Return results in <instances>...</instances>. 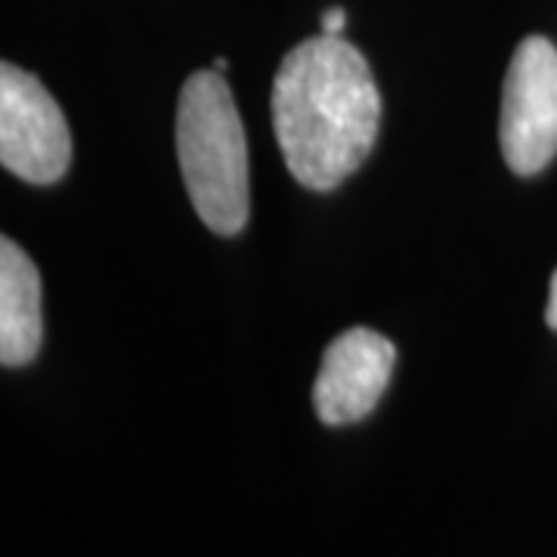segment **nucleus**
<instances>
[{
  "label": "nucleus",
  "mask_w": 557,
  "mask_h": 557,
  "mask_svg": "<svg viewBox=\"0 0 557 557\" xmlns=\"http://www.w3.org/2000/svg\"><path fill=\"white\" fill-rule=\"evenodd\" d=\"M270 106L288 171L317 193L350 177L379 137V84L366 57L341 35H319L288 50Z\"/></svg>",
  "instance_id": "nucleus-1"
},
{
  "label": "nucleus",
  "mask_w": 557,
  "mask_h": 557,
  "mask_svg": "<svg viewBox=\"0 0 557 557\" xmlns=\"http://www.w3.org/2000/svg\"><path fill=\"white\" fill-rule=\"evenodd\" d=\"M177 156L201 223L236 236L248 223V146L230 84L214 72L189 75L180 90Z\"/></svg>",
  "instance_id": "nucleus-2"
},
{
  "label": "nucleus",
  "mask_w": 557,
  "mask_h": 557,
  "mask_svg": "<svg viewBox=\"0 0 557 557\" xmlns=\"http://www.w3.org/2000/svg\"><path fill=\"white\" fill-rule=\"evenodd\" d=\"M502 156L533 177L557 156V50L542 35L520 40L502 90Z\"/></svg>",
  "instance_id": "nucleus-3"
},
{
  "label": "nucleus",
  "mask_w": 557,
  "mask_h": 557,
  "mask_svg": "<svg viewBox=\"0 0 557 557\" xmlns=\"http://www.w3.org/2000/svg\"><path fill=\"white\" fill-rule=\"evenodd\" d=\"M0 161L25 183H57L72 161V137L62 109L35 75L0 65Z\"/></svg>",
  "instance_id": "nucleus-4"
},
{
  "label": "nucleus",
  "mask_w": 557,
  "mask_h": 557,
  "mask_svg": "<svg viewBox=\"0 0 557 557\" xmlns=\"http://www.w3.org/2000/svg\"><path fill=\"white\" fill-rule=\"evenodd\" d=\"M394 362L397 347L366 325L338 335L325 347L313 387L319 421L338 428L369 416L387 391Z\"/></svg>",
  "instance_id": "nucleus-5"
},
{
  "label": "nucleus",
  "mask_w": 557,
  "mask_h": 557,
  "mask_svg": "<svg viewBox=\"0 0 557 557\" xmlns=\"http://www.w3.org/2000/svg\"><path fill=\"white\" fill-rule=\"evenodd\" d=\"M40 273L13 239H0V362L28 366L40 350Z\"/></svg>",
  "instance_id": "nucleus-6"
},
{
  "label": "nucleus",
  "mask_w": 557,
  "mask_h": 557,
  "mask_svg": "<svg viewBox=\"0 0 557 557\" xmlns=\"http://www.w3.org/2000/svg\"><path fill=\"white\" fill-rule=\"evenodd\" d=\"M344 22H347L344 10L335 7V10H329V13L322 16V32H325V35H341V32H344Z\"/></svg>",
  "instance_id": "nucleus-7"
},
{
  "label": "nucleus",
  "mask_w": 557,
  "mask_h": 557,
  "mask_svg": "<svg viewBox=\"0 0 557 557\" xmlns=\"http://www.w3.org/2000/svg\"><path fill=\"white\" fill-rule=\"evenodd\" d=\"M545 319H548V325H552V329H557V270H555V276H552V298H548Z\"/></svg>",
  "instance_id": "nucleus-8"
}]
</instances>
